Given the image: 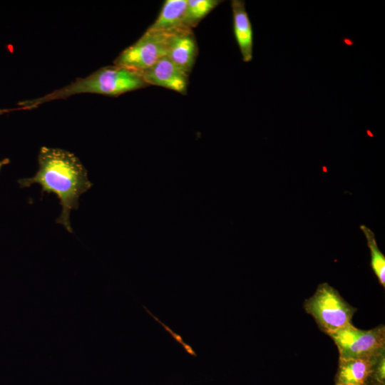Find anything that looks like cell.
Returning <instances> with one entry per match:
<instances>
[{"label":"cell","instance_id":"obj_10","mask_svg":"<svg viewBox=\"0 0 385 385\" xmlns=\"http://www.w3.org/2000/svg\"><path fill=\"white\" fill-rule=\"evenodd\" d=\"M188 0L165 1L160 14L146 31L170 34L182 29Z\"/></svg>","mask_w":385,"mask_h":385},{"label":"cell","instance_id":"obj_1","mask_svg":"<svg viewBox=\"0 0 385 385\" xmlns=\"http://www.w3.org/2000/svg\"><path fill=\"white\" fill-rule=\"evenodd\" d=\"M38 163L36 173L31 178L19 180L18 183L21 188L38 184L42 194H55L62 207L56 222L72 233L71 212L78 210L80 196L93 185L88 172L78 157L61 148L41 147Z\"/></svg>","mask_w":385,"mask_h":385},{"label":"cell","instance_id":"obj_11","mask_svg":"<svg viewBox=\"0 0 385 385\" xmlns=\"http://www.w3.org/2000/svg\"><path fill=\"white\" fill-rule=\"evenodd\" d=\"M220 0H188L184 18L185 27L192 29L215 9Z\"/></svg>","mask_w":385,"mask_h":385},{"label":"cell","instance_id":"obj_15","mask_svg":"<svg viewBox=\"0 0 385 385\" xmlns=\"http://www.w3.org/2000/svg\"><path fill=\"white\" fill-rule=\"evenodd\" d=\"M9 162H10V160H9V158H4V159L0 160V170L4 165H6L9 164Z\"/></svg>","mask_w":385,"mask_h":385},{"label":"cell","instance_id":"obj_12","mask_svg":"<svg viewBox=\"0 0 385 385\" xmlns=\"http://www.w3.org/2000/svg\"><path fill=\"white\" fill-rule=\"evenodd\" d=\"M364 233L371 253V266L380 284L385 287V257L380 251L374 232L364 225L359 226Z\"/></svg>","mask_w":385,"mask_h":385},{"label":"cell","instance_id":"obj_4","mask_svg":"<svg viewBox=\"0 0 385 385\" xmlns=\"http://www.w3.org/2000/svg\"><path fill=\"white\" fill-rule=\"evenodd\" d=\"M328 336L334 341L339 359H368L385 352V327L363 330L349 324Z\"/></svg>","mask_w":385,"mask_h":385},{"label":"cell","instance_id":"obj_8","mask_svg":"<svg viewBox=\"0 0 385 385\" xmlns=\"http://www.w3.org/2000/svg\"><path fill=\"white\" fill-rule=\"evenodd\" d=\"M197 53V43L192 29H182L169 34L166 56L188 75L194 66Z\"/></svg>","mask_w":385,"mask_h":385},{"label":"cell","instance_id":"obj_9","mask_svg":"<svg viewBox=\"0 0 385 385\" xmlns=\"http://www.w3.org/2000/svg\"><path fill=\"white\" fill-rule=\"evenodd\" d=\"M232 28L235 41L244 62H250L253 58V29L242 0L231 1Z\"/></svg>","mask_w":385,"mask_h":385},{"label":"cell","instance_id":"obj_6","mask_svg":"<svg viewBox=\"0 0 385 385\" xmlns=\"http://www.w3.org/2000/svg\"><path fill=\"white\" fill-rule=\"evenodd\" d=\"M385 352L368 359H339L335 385H385Z\"/></svg>","mask_w":385,"mask_h":385},{"label":"cell","instance_id":"obj_7","mask_svg":"<svg viewBox=\"0 0 385 385\" xmlns=\"http://www.w3.org/2000/svg\"><path fill=\"white\" fill-rule=\"evenodd\" d=\"M141 73L148 86L164 87L183 95L188 92L189 75L173 63L167 56Z\"/></svg>","mask_w":385,"mask_h":385},{"label":"cell","instance_id":"obj_5","mask_svg":"<svg viewBox=\"0 0 385 385\" xmlns=\"http://www.w3.org/2000/svg\"><path fill=\"white\" fill-rule=\"evenodd\" d=\"M169 34L146 31L115 58L113 65L139 72L149 68L167 55Z\"/></svg>","mask_w":385,"mask_h":385},{"label":"cell","instance_id":"obj_13","mask_svg":"<svg viewBox=\"0 0 385 385\" xmlns=\"http://www.w3.org/2000/svg\"><path fill=\"white\" fill-rule=\"evenodd\" d=\"M145 310L157 322H158L164 329L165 330L168 332L170 336L180 344L182 345L184 350L190 356H197V354L195 351L192 349V347L188 344L187 342H185L182 338V337L173 331L169 327H168L166 324L163 323L158 318H157L155 316H154L145 306L143 307Z\"/></svg>","mask_w":385,"mask_h":385},{"label":"cell","instance_id":"obj_14","mask_svg":"<svg viewBox=\"0 0 385 385\" xmlns=\"http://www.w3.org/2000/svg\"><path fill=\"white\" fill-rule=\"evenodd\" d=\"M21 110H29V108L26 107H21V106H19L15 108H0V115L12 112V111H21Z\"/></svg>","mask_w":385,"mask_h":385},{"label":"cell","instance_id":"obj_3","mask_svg":"<svg viewBox=\"0 0 385 385\" xmlns=\"http://www.w3.org/2000/svg\"><path fill=\"white\" fill-rule=\"evenodd\" d=\"M304 309L327 335L349 324L356 311L328 283L319 284L314 294L305 299Z\"/></svg>","mask_w":385,"mask_h":385},{"label":"cell","instance_id":"obj_2","mask_svg":"<svg viewBox=\"0 0 385 385\" xmlns=\"http://www.w3.org/2000/svg\"><path fill=\"white\" fill-rule=\"evenodd\" d=\"M148 85L141 72L119 66L102 67L85 78H77L70 84L37 98L18 103L29 110L58 99H65L81 93L118 96L125 93L144 88Z\"/></svg>","mask_w":385,"mask_h":385}]
</instances>
